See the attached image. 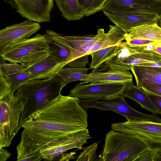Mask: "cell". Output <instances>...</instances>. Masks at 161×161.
Segmentation results:
<instances>
[{"instance_id": "9c48e42d", "label": "cell", "mask_w": 161, "mask_h": 161, "mask_svg": "<svg viewBox=\"0 0 161 161\" xmlns=\"http://www.w3.org/2000/svg\"><path fill=\"white\" fill-rule=\"evenodd\" d=\"M102 11L161 15V0H107Z\"/></svg>"}, {"instance_id": "603a6c76", "label": "cell", "mask_w": 161, "mask_h": 161, "mask_svg": "<svg viewBox=\"0 0 161 161\" xmlns=\"http://www.w3.org/2000/svg\"><path fill=\"white\" fill-rule=\"evenodd\" d=\"M62 16L68 21L80 20L84 16L78 0H54Z\"/></svg>"}, {"instance_id": "9a60e30c", "label": "cell", "mask_w": 161, "mask_h": 161, "mask_svg": "<svg viewBox=\"0 0 161 161\" xmlns=\"http://www.w3.org/2000/svg\"><path fill=\"white\" fill-rule=\"evenodd\" d=\"M133 76L129 72L114 71L109 70L105 72H101L94 69L80 81L91 83H122L128 84L132 82Z\"/></svg>"}, {"instance_id": "30bf717a", "label": "cell", "mask_w": 161, "mask_h": 161, "mask_svg": "<svg viewBox=\"0 0 161 161\" xmlns=\"http://www.w3.org/2000/svg\"><path fill=\"white\" fill-rule=\"evenodd\" d=\"M17 12L28 20L39 23L49 22L54 0H13Z\"/></svg>"}, {"instance_id": "b9f144b4", "label": "cell", "mask_w": 161, "mask_h": 161, "mask_svg": "<svg viewBox=\"0 0 161 161\" xmlns=\"http://www.w3.org/2000/svg\"><path fill=\"white\" fill-rule=\"evenodd\" d=\"M7 4H10L12 8H17V6L13 0H3Z\"/></svg>"}, {"instance_id": "2e32d148", "label": "cell", "mask_w": 161, "mask_h": 161, "mask_svg": "<svg viewBox=\"0 0 161 161\" xmlns=\"http://www.w3.org/2000/svg\"><path fill=\"white\" fill-rule=\"evenodd\" d=\"M109 29L105 33L104 29L97 31V38L94 43L91 53L120 43L125 40L126 33L116 25H109Z\"/></svg>"}, {"instance_id": "f546056e", "label": "cell", "mask_w": 161, "mask_h": 161, "mask_svg": "<svg viewBox=\"0 0 161 161\" xmlns=\"http://www.w3.org/2000/svg\"><path fill=\"white\" fill-rule=\"evenodd\" d=\"M133 161H157L156 148L145 150L135 156Z\"/></svg>"}, {"instance_id": "d6a6232c", "label": "cell", "mask_w": 161, "mask_h": 161, "mask_svg": "<svg viewBox=\"0 0 161 161\" xmlns=\"http://www.w3.org/2000/svg\"><path fill=\"white\" fill-rule=\"evenodd\" d=\"M11 94L10 85L4 76L0 75V99L9 96Z\"/></svg>"}, {"instance_id": "f1b7e54d", "label": "cell", "mask_w": 161, "mask_h": 161, "mask_svg": "<svg viewBox=\"0 0 161 161\" xmlns=\"http://www.w3.org/2000/svg\"><path fill=\"white\" fill-rule=\"evenodd\" d=\"M98 147V143L95 142L91 145L85 147L83 151L78 156L77 161H97L96 150Z\"/></svg>"}, {"instance_id": "277c9868", "label": "cell", "mask_w": 161, "mask_h": 161, "mask_svg": "<svg viewBox=\"0 0 161 161\" xmlns=\"http://www.w3.org/2000/svg\"><path fill=\"white\" fill-rule=\"evenodd\" d=\"M49 40L45 34L15 42L0 53L1 58L10 63L28 67L48 54Z\"/></svg>"}, {"instance_id": "6da1fadb", "label": "cell", "mask_w": 161, "mask_h": 161, "mask_svg": "<svg viewBox=\"0 0 161 161\" xmlns=\"http://www.w3.org/2000/svg\"><path fill=\"white\" fill-rule=\"evenodd\" d=\"M88 115L79 99L61 94L30 116L16 147L17 161L39 153L48 143L88 127Z\"/></svg>"}, {"instance_id": "8fae6325", "label": "cell", "mask_w": 161, "mask_h": 161, "mask_svg": "<svg viewBox=\"0 0 161 161\" xmlns=\"http://www.w3.org/2000/svg\"><path fill=\"white\" fill-rule=\"evenodd\" d=\"M103 11L110 21L126 34L135 27L143 25L158 23L159 17L157 14L147 13Z\"/></svg>"}, {"instance_id": "d590c367", "label": "cell", "mask_w": 161, "mask_h": 161, "mask_svg": "<svg viewBox=\"0 0 161 161\" xmlns=\"http://www.w3.org/2000/svg\"><path fill=\"white\" fill-rule=\"evenodd\" d=\"M158 109V114L161 115V97L148 94Z\"/></svg>"}, {"instance_id": "52a82bcc", "label": "cell", "mask_w": 161, "mask_h": 161, "mask_svg": "<svg viewBox=\"0 0 161 161\" xmlns=\"http://www.w3.org/2000/svg\"><path fill=\"white\" fill-rule=\"evenodd\" d=\"M122 83H97L76 84L68 96L83 100L104 99L123 94L127 86Z\"/></svg>"}, {"instance_id": "cb8c5ba5", "label": "cell", "mask_w": 161, "mask_h": 161, "mask_svg": "<svg viewBox=\"0 0 161 161\" xmlns=\"http://www.w3.org/2000/svg\"><path fill=\"white\" fill-rule=\"evenodd\" d=\"M4 76L9 84L12 93L14 94L20 87L35 79L31 74L21 70L16 71Z\"/></svg>"}, {"instance_id": "ba28073f", "label": "cell", "mask_w": 161, "mask_h": 161, "mask_svg": "<svg viewBox=\"0 0 161 161\" xmlns=\"http://www.w3.org/2000/svg\"><path fill=\"white\" fill-rule=\"evenodd\" d=\"M87 129L72 133L46 144L39 151L43 159L51 161L68 150H81L82 146L91 138Z\"/></svg>"}, {"instance_id": "8992f818", "label": "cell", "mask_w": 161, "mask_h": 161, "mask_svg": "<svg viewBox=\"0 0 161 161\" xmlns=\"http://www.w3.org/2000/svg\"><path fill=\"white\" fill-rule=\"evenodd\" d=\"M124 98L123 94H121L101 101L79 99L80 104L85 110L92 108L114 111L125 116L127 120H142L161 123V119L156 114L143 113L131 107Z\"/></svg>"}, {"instance_id": "e575fe53", "label": "cell", "mask_w": 161, "mask_h": 161, "mask_svg": "<svg viewBox=\"0 0 161 161\" xmlns=\"http://www.w3.org/2000/svg\"><path fill=\"white\" fill-rule=\"evenodd\" d=\"M125 40L127 43L129 45L139 46H145L150 44L154 43L160 41L141 38H130L126 37H125Z\"/></svg>"}, {"instance_id": "ee69618b", "label": "cell", "mask_w": 161, "mask_h": 161, "mask_svg": "<svg viewBox=\"0 0 161 161\" xmlns=\"http://www.w3.org/2000/svg\"><path fill=\"white\" fill-rule=\"evenodd\" d=\"M158 25L161 28V15L159 16L158 19Z\"/></svg>"}, {"instance_id": "8d00e7d4", "label": "cell", "mask_w": 161, "mask_h": 161, "mask_svg": "<svg viewBox=\"0 0 161 161\" xmlns=\"http://www.w3.org/2000/svg\"><path fill=\"white\" fill-rule=\"evenodd\" d=\"M43 158L39 153L32 154L29 156L23 158L21 161H39L42 160Z\"/></svg>"}, {"instance_id": "ac0fdd59", "label": "cell", "mask_w": 161, "mask_h": 161, "mask_svg": "<svg viewBox=\"0 0 161 161\" xmlns=\"http://www.w3.org/2000/svg\"><path fill=\"white\" fill-rule=\"evenodd\" d=\"M160 60H161V55L153 51L144 50L128 57L112 70L129 71L131 65Z\"/></svg>"}, {"instance_id": "7bdbcfd3", "label": "cell", "mask_w": 161, "mask_h": 161, "mask_svg": "<svg viewBox=\"0 0 161 161\" xmlns=\"http://www.w3.org/2000/svg\"><path fill=\"white\" fill-rule=\"evenodd\" d=\"M153 51L161 55V46L156 45Z\"/></svg>"}, {"instance_id": "5bb4252c", "label": "cell", "mask_w": 161, "mask_h": 161, "mask_svg": "<svg viewBox=\"0 0 161 161\" xmlns=\"http://www.w3.org/2000/svg\"><path fill=\"white\" fill-rule=\"evenodd\" d=\"M49 40V54L61 63H65L66 66L75 51L66 41L63 36L47 29L45 34Z\"/></svg>"}, {"instance_id": "836d02e7", "label": "cell", "mask_w": 161, "mask_h": 161, "mask_svg": "<svg viewBox=\"0 0 161 161\" xmlns=\"http://www.w3.org/2000/svg\"><path fill=\"white\" fill-rule=\"evenodd\" d=\"M88 55H85L74 60L68 63L69 67L75 68H85L89 63Z\"/></svg>"}, {"instance_id": "83f0119b", "label": "cell", "mask_w": 161, "mask_h": 161, "mask_svg": "<svg viewBox=\"0 0 161 161\" xmlns=\"http://www.w3.org/2000/svg\"><path fill=\"white\" fill-rule=\"evenodd\" d=\"M84 16H89L102 10L107 0H78Z\"/></svg>"}, {"instance_id": "5b68a950", "label": "cell", "mask_w": 161, "mask_h": 161, "mask_svg": "<svg viewBox=\"0 0 161 161\" xmlns=\"http://www.w3.org/2000/svg\"><path fill=\"white\" fill-rule=\"evenodd\" d=\"M14 94L0 99V147H3L10 145L19 130L22 107Z\"/></svg>"}, {"instance_id": "f35d334b", "label": "cell", "mask_w": 161, "mask_h": 161, "mask_svg": "<svg viewBox=\"0 0 161 161\" xmlns=\"http://www.w3.org/2000/svg\"><path fill=\"white\" fill-rule=\"evenodd\" d=\"M136 65L161 67V60L155 62H148L138 64Z\"/></svg>"}, {"instance_id": "ffe728a7", "label": "cell", "mask_w": 161, "mask_h": 161, "mask_svg": "<svg viewBox=\"0 0 161 161\" xmlns=\"http://www.w3.org/2000/svg\"><path fill=\"white\" fill-rule=\"evenodd\" d=\"M143 46L130 45L126 41L122 42L120 43L118 50L108 59L105 64L109 70H113L128 57L145 50Z\"/></svg>"}, {"instance_id": "7c38bea8", "label": "cell", "mask_w": 161, "mask_h": 161, "mask_svg": "<svg viewBox=\"0 0 161 161\" xmlns=\"http://www.w3.org/2000/svg\"><path fill=\"white\" fill-rule=\"evenodd\" d=\"M41 28L38 22L27 20L0 31V53L14 43L29 38Z\"/></svg>"}, {"instance_id": "4fadbf2b", "label": "cell", "mask_w": 161, "mask_h": 161, "mask_svg": "<svg viewBox=\"0 0 161 161\" xmlns=\"http://www.w3.org/2000/svg\"><path fill=\"white\" fill-rule=\"evenodd\" d=\"M66 66L48 54L31 65L20 70L30 73L35 79H45L51 77Z\"/></svg>"}, {"instance_id": "7a4b0ae2", "label": "cell", "mask_w": 161, "mask_h": 161, "mask_svg": "<svg viewBox=\"0 0 161 161\" xmlns=\"http://www.w3.org/2000/svg\"><path fill=\"white\" fill-rule=\"evenodd\" d=\"M66 84L57 74L45 79H33L17 91L14 96L22 107L19 129L28 117L58 96Z\"/></svg>"}, {"instance_id": "484cf974", "label": "cell", "mask_w": 161, "mask_h": 161, "mask_svg": "<svg viewBox=\"0 0 161 161\" xmlns=\"http://www.w3.org/2000/svg\"><path fill=\"white\" fill-rule=\"evenodd\" d=\"M90 68L64 67L56 74L66 84L76 81L81 80L86 76Z\"/></svg>"}, {"instance_id": "44dd1931", "label": "cell", "mask_w": 161, "mask_h": 161, "mask_svg": "<svg viewBox=\"0 0 161 161\" xmlns=\"http://www.w3.org/2000/svg\"><path fill=\"white\" fill-rule=\"evenodd\" d=\"M115 128H122L150 133L161 134V123L148 121L127 120L124 122L112 124L111 129Z\"/></svg>"}, {"instance_id": "e0dca14e", "label": "cell", "mask_w": 161, "mask_h": 161, "mask_svg": "<svg viewBox=\"0 0 161 161\" xmlns=\"http://www.w3.org/2000/svg\"><path fill=\"white\" fill-rule=\"evenodd\" d=\"M130 70L133 74L136 86L140 88L144 85H161V67L131 65Z\"/></svg>"}, {"instance_id": "74e56055", "label": "cell", "mask_w": 161, "mask_h": 161, "mask_svg": "<svg viewBox=\"0 0 161 161\" xmlns=\"http://www.w3.org/2000/svg\"><path fill=\"white\" fill-rule=\"evenodd\" d=\"M4 147H0V161H6L8 159L11 154Z\"/></svg>"}, {"instance_id": "3957f363", "label": "cell", "mask_w": 161, "mask_h": 161, "mask_svg": "<svg viewBox=\"0 0 161 161\" xmlns=\"http://www.w3.org/2000/svg\"><path fill=\"white\" fill-rule=\"evenodd\" d=\"M149 147L142 140L127 133L114 130L106 134L98 161H133Z\"/></svg>"}, {"instance_id": "4316f807", "label": "cell", "mask_w": 161, "mask_h": 161, "mask_svg": "<svg viewBox=\"0 0 161 161\" xmlns=\"http://www.w3.org/2000/svg\"><path fill=\"white\" fill-rule=\"evenodd\" d=\"M68 43L75 50L83 48L88 45L93 44L98 35L84 36H63Z\"/></svg>"}, {"instance_id": "4dcf8cb0", "label": "cell", "mask_w": 161, "mask_h": 161, "mask_svg": "<svg viewBox=\"0 0 161 161\" xmlns=\"http://www.w3.org/2000/svg\"><path fill=\"white\" fill-rule=\"evenodd\" d=\"M24 68L25 67L23 65L20 64L7 63L3 62L0 64V75L4 76L22 69Z\"/></svg>"}, {"instance_id": "d6986e66", "label": "cell", "mask_w": 161, "mask_h": 161, "mask_svg": "<svg viewBox=\"0 0 161 161\" xmlns=\"http://www.w3.org/2000/svg\"><path fill=\"white\" fill-rule=\"evenodd\" d=\"M123 96L134 101L142 108L153 114H158V109L148 94L141 88L134 85L133 83L127 86L124 92Z\"/></svg>"}, {"instance_id": "d4e9b609", "label": "cell", "mask_w": 161, "mask_h": 161, "mask_svg": "<svg viewBox=\"0 0 161 161\" xmlns=\"http://www.w3.org/2000/svg\"><path fill=\"white\" fill-rule=\"evenodd\" d=\"M119 44L103 48L91 53L92 60L90 64L91 69H97L118 49Z\"/></svg>"}, {"instance_id": "60d3db41", "label": "cell", "mask_w": 161, "mask_h": 161, "mask_svg": "<svg viewBox=\"0 0 161 161\" xmlns=\"http://www.w3.org/2000/svg\"><path fill=\"white\" fill-rule=\"evenodd\" d=\"M154 148L157 149V161H161V146Z\"/></svg>"}, {"instance_id": "ab89813d", "label": "cell", "mask_w": 161, "mask_h": 161, "mask_svg": "<svg viewBox=\"0 0 161 161\" xmlns=\"http://www.w3.org/2000/svg\"><path fill=\"white\" fill-rule=\"evenodd\" d=\"M154 43L150 44L144 46V48L145 50L153 51L154 48L156 46Z\"/></svg>"}, {"instance_id": "7402d4cb", "label": "cell", "mask_w": 161, "mask_h": 161, "mask_svg": "<svg viewBox=\"0 0 161 161\" xmlns=\"http://www.w3.org/2000/svg\"><path fill=\"white\" fill-rule=\"evenodd\" d=\"M126 37L161 41V28L158 23L145 24L133 28Z\"/></svg>"}, {"instance_id": "1f68e13d", "label": "cell", "mask_w": 161, "mask_h": 161, "mask_svg": "<svg viewBox=\"0 0 161 161\" xmlns=\"http://www.w3.org/2000/svg\"><path fill=\"white\" fill-rule=\"evenodd\" d=\"M140 88L148 94L161 97V85L147 84L142 86Z\"/></svg>"}]
</instances>
